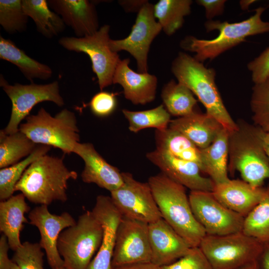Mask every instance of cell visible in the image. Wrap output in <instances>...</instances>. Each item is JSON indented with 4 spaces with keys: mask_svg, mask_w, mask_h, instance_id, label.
<instances>
[{
    "mask_svg": "<svg viewBox=\"0 0 269 269\" xmlns=\"http://www.w3.org/2000/svg\"><path fill=\"white\" fill-rule=\"evenodd\" d=\"M78 174L69 170L62 158L45 154L26 168L16 183L15 191H20L32 203L48 205L54 201L68 199V181L76 180Z\"/></svg>",
    "mask_w": 269,
    "mask_h": 269,
    "instance_id": "6da1fadb",
    "label": "cell"
},
{
    "mask_svg": "<svg viewBox=\"0 0 269 269\" xmlns=\"http://www.w3.org/2000/svg\"><path fill=\"white\" fill-rule=\"evenodd\" d=\"M148 183L162 218L191 247H199L206 233L193 213L185 187L162 172Z\"/></svg>",
    "mask_w": 269,
    "mask_h": 269,
    "instance_id": "7a4b0ae2",
    "label": "cell"
},
{
    "mask_svg": "<svg viewBox=\"0 0 269 269\" xmlns=\"http://www.w3.org/2000/svg\"><path fill=\"white\" fill-rule=\"evenodd\" d=\"M229 137L228 171H238L243 180L255 187L269 179V158L264 145L266 133L244 121Z\"/></svg>",
    "mask_w": 269,
    "mask_h": 269,
    "instance_id": "3957f363",
    "label": "cell"
},
{
    "mask_svg": "<svg viewBox=\"0 0 269 269\" xmlns=\"http://www.w3.org/2000/svg\"><path fill=\"white\" fill-rule=\"evenodd\" d=\"M171 71L178 82L188 88L204 106L206 113L215 118L230 133L237 128L226 109L215 82L214 69L183 52L172 62Z\"/></svg>",
    "mask_w": 269,
    "mask_h": 269,
    "instance_id": "277c9868",
    "label": "cell"
},
{
    "mask_svg": "<svg viewBox=\"0 0 269 269\" xmlns=\"http://www.w3.org/2000/svg\"><path fill=\"white\" fill-rule=\"evenodd\" d=\"M265 9L260 6L255 9L254 14L240 22L209 20L205 24L206 29L207 31L218 30L217 37L208 40L188 36L181 41L180 46L185 50L195 53L194 57L199 62L213 59L246 41L248 36L269 32V22L261 18Z\"/></svg>",
    "mask_w": 269,
    "mask_h": 269,
    "instance_id": "5b68a950",
    "label": "cell"
},
{
    "mask_svg": "<svg viewBox=\"0 0 269 269\" xmlns=\"http://www.w3.org/2000/svg\"><path fill=\"white\" fill-rule=\"evenodd\" d=\"M19 130L37 144L60 149L65 154L73 153L80 142L79 130L75 114L64 109L54 117L44 108L29 115Z\"/></svg>",
    "mask_w": 269,
    "mask_h": 269,
    "instance_id": "8992f818",
    "label": "cell"
},
{
    "mask_svg": "<svg viewBox=\"0 0 269 269\" xmlns=\"http://www.w3.org/2000/svg\"><path fill=\"white\" fill-rule=\"evenodd\" d=\"M103 236V227L92 211L79 216L76 224L64 229L58 240L64 268L87 269L100 247Z\"/></svg>",
    "mask_w": 269,
    "mask_h": 269,
    "instance_id": "52a82bcc",
    "label": "cell"
},
{
    "mask_svg": "<svg viewBox=\"0 0 269 269\" xmlns=\"http://www.w3.org/2000/svg\"><path fill=\"white\" fill-rule=\"evenodd\" d=\"M199 247L212 269H236L258 261L263 244L241 231L222 236L206 235Z\"/></svg>",
    "mask_w": 269,
    "mask_h": 269,
    "instance_id": "ba28073f",
    "label": "cell"
},
{
    "mask_svg": "<svg viewBox=\"0 0 269 269\" xmlns=\"http://www.w3.org/2000/svg\"><path fill=\"white\" fill-rule=\"evenodd\" d=\"M110 26L105 24L92 35L83 37L65 36L58 41L65 49L83 52L89 56L101 91L113 84L114 72L121 60L118 53L110 47Z\"/></svg>",
    "mask_w": 269,
    "mask_h": 269,
    "instance_id": "9c48e42d",
    "label": "cell"
},
{
    "mask_svg": "<svg viewBox=\"0 0 269 269\" xmlns=\"http://www.w3.org/2000/svg\"><path fill=\"white\" fill-rule=\"evenodd\" d=\"M0 86L12 104L9 121L3 130L6 134L18 132L21 122L30 115V111L37 104L49 101L59 107L64 105L57 81L47 84H36L32 82L28 85L15 83L12 85H9L1 74Z\"/></svg>",
    "mask_w": 269,
    "mask_h": 269,
    "instance_id": "30bf717a",
    "label": "cell"
},
{
    "mask_svg": "<svg viewBox=\"0 0 269 269\" xmlns=\"http://www.w3.org/2000/svg\"><path fill=\"white\" fill-rule=\"evenodd\" d=\"M122 175L123 185L110 192L122 216L147 224L162 218L148 183L136 180L129 172Z\"/></svg>",
    "mask_w": 269,
    "mask_h": 269,
    "instance_id": "8fae6325",
    "label": "cell"
},
{
    "mask_svg": "<svg viewBox=\"0 0 269 269\" xmlns=\"http://www.w3.org/2000/svg\"><path fill=\"white\" fill-rule=\"evenodd\" d=\"M193 213L206 235L222 236L242 231L244 217L220 203L212 192L191 191Z\"/></svg>",
    "mask_w": 269,
    "mask_h": 269,
    "instance_id": "7c38bea8",
    "label": "cell"
},
{
    "mask_svg": "<svg viewBox=\"0 0 269 269\" xmlns=\"http://www.w3.org/2000/svg\"><path fill=\"white\" fill-rule=\"evenodd\" d=\"M161 30L154 15L153 5L147 1L138 12L129 35L122 39H111L110 47L117 53L122 50L128 52L136 60L138 72L147 73L150 45Z\"/></svg>",
    "mask_w": 269,
    "mask_h": 269,
    "instance_id": "4fadbf2b",
    "label": "cell"
},
{
    "mask_svg": "<svg viewBox=\"0 0 269 269\" xmlns=\"http://www.w3.org/2000/svg\"><path fill=\"white\" fill-rule=\"evenodd\" d=\"M151 260L148 224L122 217L117 230L113 268Z\"/></svg>",
    "mask_w": 269,
    "mask_h": 269,
    "instance_id": "5bb4252c",
    "label": "cell"
},
{
    "mask_svg": "<svg viewBox=\"0 0 269 269\" xmlns=\"http://www.w3.org/2000/svg\"><path fill=\"white\" fill-rule=\"evenodd\" d=\"M29 224L38 229L39 243L45 251L51 269L64 268V262L57 249V242L61 233L76 224V221L68 212L60 215L51 213L47 205H40L30 210L28 214Z\"/></svg>",
    "mask_w": 269,
    "mask_h": 269,
    "instance_id": "9a60e30c",
    "label": "cell"
},
{
    "mask_svg": "<svg viewBox=\"0 0 269 269\" xmlns=\"http://www.w3.org/2000/svg\"><path fill=\"white\" fill-rule=\"evenodd\" d=\"M146 156L162 173L191 191L212 192L214 183L201 174L202 171L197 163L157 149L147 153Z\"/></svg>",
    "mask_w": 269,
    "mask_h": 269,
    "instance_id": "2e32d148",
    "label": "cell"
},
{
    "mask_svg": "<svg viewBox=\"0 0 269 269\" xmlns=\"http://www.w3.org/2000/svg\"><path fill=\"white\" fill-rule=\"evenodd\" d=\"M92 212L103 227V236L100 247L87 269H113L117 230L122 216L111 197L103 195L97 196Z\"/></svg>",
    "mask_w": 269,
    "mask_h": 269,
    "instance_id": "e0dca14e",
    "label": "cell"
},
{
    "mask_svg": "<svg viewBox=\"0 0 269 269\" xmlns=\"http://www.w3.org/2000/svg\"><path fill=\"white\" fill-rule=\"evenodd\" d=\"M151 262L162 267L183 256L191 247L162 218L148 224Z\"/></svg>",
    "mask_w": 269,
    "mask_h": 269,
    "instance_id": "ac0fdd59",
    "label": "cell"
},
{
    "mask_svg": "<svg viewBox=\"0 0 269 269\" xmlns=\"http://www.w3.org/2000/svg\"><path fill=\"white\" fill-rule=\"evenodd\" d=\"M73 153L79 155L84 162V168L81 174L84 182L95 183L110 192L123 185L122 172L107 162L91 143H78Z\"/></svg>",
    "mask_w": 269,
    "mask_h": 269,
    "instance_id": "d6986e66",
    "label": "cell"
},
{
    "mask_svg": "<svg viewBox=\"0 0 269 269\" xmlns=\"http://www.w3.org/2000/svg\"><path fill=\"white\" fill-rule=\"evenodd\" d=\"M50 8L60 16L77 37L93 34L99 29L98 14L94 2L88 0H48Z\"/></svg>",
    "mask_w": 269,
    "mask_h": 269,
    "instance_id": "ffe728a7",
    "label": "cell"
},
{
    "mask_svg": "<svg viewBox=\"0 0 269 269\" xmlns=\"http://www.w3.org/2000/svg\"><path fill=\"white\" fill-rule=\"evenodd\" d=\"M130 59L121 60L114 72L113 84L120 85L125 97L135 105H144L155 98L157 77L147 73L136 72L130 68Z\"/></svg>",
    "mask_w": 269,
    "mask_h": 269,
    "instance_id": "44dd1931",
    "label": "cell"
},
{
    "mask_svg": "<svg viewBox=\"0 0 269 269\" xmlns=\"http://www.w3.org/2000/svg\"><path fill=\"white\" fill-rule=\"evenodd\" d=\"M265 187H255L243 180L230 179L216 184L212 192L222 204L244 218L260 202Z\"/></svg>",
    "mask_w": 269,
    "mask_h": 269,
    "instance_id": "7402d4cb",
    "label": "cell"
},
{
    "mask_svg": "<svg viewBox=\"0 0 269 269\" xmlns=\"http://www.w3.org/2000/svg\"><path fill=\"white\" fill-rule=\"evenodd\" d=\"M168 127L183 134L200 149L210 145L224 128L207 113L195 111L171 120Z\"/></svg>",
    "mask_w": 269,
    "mask_h": 269,
    "instance_id": "603a6c76",
    "label": "cell"
},
{
    "mask_svg": "<svg viewBox=\"0 0 269 269\" xmlns=\"http://www.w3.org/2000/svg\"><path fill=\"white\" fill-rule=\"evenodd\" d=\"M25 198L21 193L0 202V231L7 238L9 248L13 251L21 246L20 233L24 224L29 223L24 216L30 210Z\"/></svg>",
    "mask_w": 269,
    "mask_h": 269,
    "instance_id": "cb8c5ba5",
    "label": "cell"
},
{
    "mask_svg": "<svg viewBox=\"0 0 269 269\" xmlns=\"http://www.w3.org/2000/svg\"><path fill=\"white\" fill-rule=\"evenodd\" d=\"M230 132L223 128L212 143L200 149L202 171L207 173L215 185L229 181V137Z\"/></svg>",
    "mask_w": 269,
    "mask_h": 269,
    "instance_id": "d4e9b609",
    "label": "cell"
},
{
    "mask_svg": "<svg viewBox=\"0 0 269 269\" xmlns=\"http://www.w3.org/2000/svg\"><path fill=\"white\" fill-rule=\"evenodd\" d=\"M0 59L15 65L27 80H47L52 75V70L48 65L28 56L9 39L0 36Z\"/></svg>",
    "mask_w": 269,
    "mask_h": 269,
    "instance_id": "484cf974",
    "label": "cell"
},
{
    "mask_svg": "<svg viewBox=\"0 0 269 269\" xmlns=\"http://www.w3.org/2000/svg\"><path fill=\"white\" fill-rule=\"evenodd\" d=\"M155 139L156 149L177 158L195 162L202 171L200 149L183 134L168 127L163 131L156 130Z\"/></svg>",
    "mask_w": 269,
    "mask_h": 269,
    "instance_id": "4316f807",
    "label": "cell"
},
{
    "mask_svg": "<svg viewBox=\"0 0 269 269\" xmlns=\"http://www.w3.org/2000/svg\"><path fill=\"white\" fill-rule=\"evenodd\" d=\"M26 14L34 22L37 30L47 38L63 32L65 28L62 18L52 11L45 0H22Z\"/></svg>",
    "mask_w": 269,
    "mask_h": 269,
    "instance_id": "83f0119b",
    "label": "cell"
},
{
    "mask_svg": "<svg viewBox=\"0 0 269 269\" xmlns=\"http://www.w3.org/2000/svg\"><path fill=\"white\" fill-rule=\"evenodd\" d=\"M192 3L190 0H160L153 5L154 17L166 35L173 34L182 26Z\"/></svg>",
    "mask_w": 269,
    "mask_h": 269,
    "instance_id": "f1b7e54d",
    "label": "cell"
},
{
    "mask_svg": "<svg viewBox=\"0 0 269 269\" xmlns=\"http://www.w3.org/2000/svg\"><path fill=\"white\" fill-rule=\"evenodd\" d=\"M38 144L19 130L12 134L0 131V168L12 165L30 155Z\"/></svg>",
    "mask_w": 269,
    "mask_h": 269,
    "instance_id": "f546056e",
    "label": "cell"
},
{
    "mask_svg": "<svg viewBox=\"0 0 269 269\" xmlns=\"http://www.w3.org/2000/svg\"><path fill=\"white\" fill-rule=\"evenodd\" d=\"M161 97L170 115L182 117L193 113L197 100L183 84L171 80L163 87Z\"/></svg>",
    "mask_w": 269,
    "mask_h": 269,
    "instance_id": "4dcf8cb0",
    "label": "cell"
},
{
    "mask_svg": "<svg viewBox=\"0 0 269 269\" xmlns=\"http://www.w3.org/2000/svg\"><path fill=\"white\" fill-rule=\"evenodd\" d=\"M264 244L269 241V186L260 202L244 218L242 231Z\"/></svg>",
    "mask_w": 269,
    "mask_h": 269,
    "instance_id": "1f68e13d",
    "label": "cell"
},
{
    "mask_svg": "<svg viewBox=\"0 0 269 269\" xmlns=\"http://www.w3.org/2000/svg\"><path fill=\"white\" fill-rule=\"evenodd\" d=\"M122 112L129 122V130L135 133L147 128L164 130L168 128L171 121L170 115L163 105L141 111L123 109Z\"/></svg>",
    "mask_w": 269,
    "mask_h": 269,
    "instance_id": "d6a6232c",
    "label": "cell"
},
{
    "mask_svg": "<svg viewBox=\"0 0 269 269\" xmlns=\"http://www.w3.org/2000/svg\"><path fill=\"white\" fill-rule=\"evenodd\" d=\"M52 147L38 144L33 152L20 161L0 170V200H5L13 195L15 186L29 165L40 156L46 154Z\"/></svg>",
    "mask_w": 269,
    "mask_h": 269,
    "instance_id": "836d02e7",
    "label": "cell"
},
{
    "mask_svg": "<svg viewBox=\"0 0 269 269\" xmlns=\"http://www.w3.org/2000/svg\"><path fill=\"white\" fill-rule=\"evenodd\" d=\"M28 18L22 0H0V24L6 32L13 34L26 30Z\"/></svg>",
    "mask_w": 269,
    "mask_h": 269,
    "instance_id": "e575fe53",
    "label": "cell"
},
{
    "mask_svg": "<svg viewBox=\"0 0 269 269\" xmlns=\"http://www.w3.org/2000/svg\"><path fill=\"white\" fill-rule=\"evenodd\" d=\"M251 108L254 125L269 133V79L253 87Z\"/></svg>",
    "mask_w": 269,
    "mask_h": 269,
    "instance_id": "d590c367",
    "label": "cell"
},
{
    "mask_svg": "<svg viewBox=\"0 0 269 269\" xmlns=\"http://www.w3.org/2000/svg\"><path fill=\"white\" fill-rule=\"evenodd\" d=\"M39 243L24 242L15 251L11 261L19 269H44V253Z\"/></svg>",
    "mask_w": 269,
    "mask_h": 269,
    "instance_id": "8d00e7d4",
    "label": "cell"
},
{
    "mask_svg": "<svg viewBox=\"0 0 269 269\" xmlns=\"http://www.w3.org/2000/svg\"><path fill=\"white\" fill-rule=\"evenodd\" d=\"M162 269H212L199 247H191L175 262L161 267Z\"/></svg>",
    "mask_w": 269,
    "mask_h": 269,
    "instance_id": "74e56055",
    "label": "cell"
},
{
    "mask_svg": "<svg viewBox=\"0 0 269 269\" xmlns=\"http://www.w3.org/2000/svg\"><path fill=\"white\" fill-rule=\"evenodd\" d=\"M117 105L116 94L103 91L94 95L89 103L92 113L100 118L111 115L116 110Z\"/></svg>",
    "mask_w": 269,
    "mask_h": 269,
    "instance_id": "f35d334b",
    "label": "cell"
},
{
    "mask_svg": "<svg viewBox=\"0 0 269 269\" xmlns=\"http://www.w3.org/2000/svg\"><path fill=\"white\" fill-rule=\"evenodd\" d=\"M248 68L252 73L254 83L259 84L269 79V47L259 56L250 61Z\"/></svg>",
    "mask_w": 269,
    "mask_h": 269,
    "instance_id": "ab89813d",
    "label": "cell"
},
{
    "mask_svg": "<svg viewBox=\"0 0 269 269\" xmlns=\"http://www.w3.org/2000/svg\"><path fill=\"white\" fill-rule=\"evenodd\" d=\"M196 2L205 8L207 18L211 20L214 17L223 13L225 0H197Z\"/></svg>",
    "mask_w": 269,
    "mask_h": 269,
    "instance_id": "60d3db41",
    "label": "cell"
},
{
    "mask_svg": "<svg viewBox=\"0 0 269 269\" xmlns=\"http://www.w3.org/2000/svg\"><path fill=\"white\" fill-rule=\"evenodd\" d=\"M9 248L7 238L2 234L0 238V269H11L12 261L8 256Z\"/></svg>",
    "mask_w": 269,
    "mask_h": 269,
    "instance_id": "b9f144b4",
    "label": "cell"
},
{
    "mask_svg": "<svg viewBox=\"0 0 269 269\" xmlns=\"http://www.w3.org/2000/svg\"><path fill=\"white\" fill-rule=\"evenodd\" d=\"M147 0H119V4L127 12H138Z\"/></svg>",
    "mask_w": 269,
    "mask_h": 269,
    "instance_id": "7bdbcfd3",
    "label": "cell"
},
{
    "mask_svg": "<svg viewBox=\"0 0 269 269\" xmlns=\"http://www.w3.org/2000/svg\"><path fill=\"white\" fill-rule=\"evenodd\" d=\"M257 261L260 269H269V241L263 244L262 251Z\"/></svg>",
    "mask_w": 269,
    "mask_h": 269,
    "instance_id": "ee69618b",
    "label": "cell"
},
{
    "mask_svg": "<svg viewBox=\"0 0 269 269\" xmlns=\"http://www.w3.org/2000/svg\"><path fill=\"white\" fill-rule=\"evenodd\" d=\"M113 269H162L161 267L151 262L129 264L113 268Z\"/></svg>",
    "mask_w": 269,
    "mask_h": 269,
    "instance_id": "f6af8a7d",
    "label": "cell"
},
{
    "mask_svg": "<svg viewBox=\"0 0 269 269\" xmlns=\"http://www.w3.org/2000/svg\"><path fill=\"white\" fill-rule=\"evenodd\" d=\"M236 269H260L258 261H255Z\"/></svg>",
    "mask_w": 269,
    "mask_h": 269,
    "instance_id": "bcb514c9",
    "label": "cell"
},
{
    "mask_svg": "<svg viewBox=\"0 0 269 269\" xmlns=\"http://www.w3.org/2000/svg\"><path fill=\"white\" fill-rule=\"evenodd\" d=\"M255 1H256V0H241L240 1V3L242 9L245 10L248 9L249 6Z\"/></svg>",
    "mask_w": 269,
    "mask_h": 269,
    "instance_id": "7dc6e473",
    "label": "cell"
},
{
    "mask_svg": "<svg viewBox=\"0 0 269 269\" xmlns=\"http://www.w3.org/2000/svg\"><path fill=\"white\" fill-rule=\"evenodd\" d=\"M264 145L266 153L269 158V133H266L264 138Z\"/></svg>",
    "mask_w": 269,
    "mask_h": 269,
    "instance_id": "c3c4849f",
    "label": "cell"
},
{
    "mask_svg": "<svg viewBox=\"0 0 269 269\" xmlns=\"http://www.w3.org/2000/svg\"><path fill=\"white\" fill-rule=\"evenodd\" d=\"M11 269H19L18 267L12 261Z\"/></svg>",
    "mask_w": 269,
    "mask_h": 269,
    "instance_id": "681fc988",
    "label": "cell"
},
{
    "mask_svg": "<svg viewBox=\"0 0 269 269\" xmlns=\"http://www.w3.org/2000/svg\"><path fill=\"white\" fill-rule=\"evenodd\" d=\"M55 269H65L64 268H62Z\"/></svg>",
    "mask_w": 269,
    "mask_h": 269,
    "instance_id": "f907efd6",
    "label": "cell"
}]
</instances>
